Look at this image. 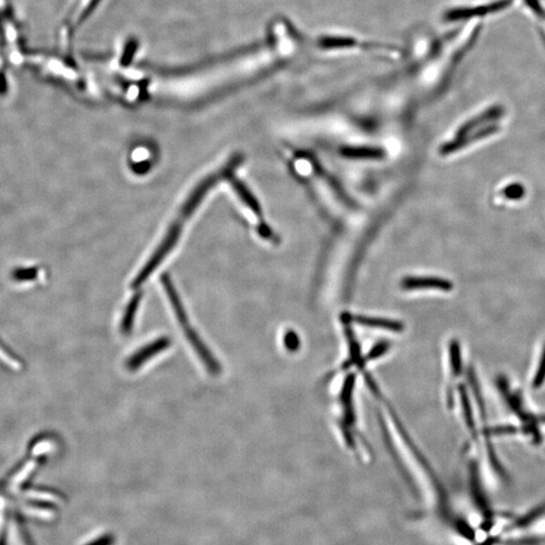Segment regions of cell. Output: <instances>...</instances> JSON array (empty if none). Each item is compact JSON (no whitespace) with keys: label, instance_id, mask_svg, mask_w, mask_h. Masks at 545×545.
<instances>
[{"label":"cell","instance_id":"obj_1","mask_svg":"<svg viewBox=\"0 0 545 545\" xmlns=\"http://www.w3.org/2000/svg\"><path fill=\"white\" fill-rule=\"evenodd\" d=\"M504 108L494 105L470 119L458 128L452 141L440 148L442 155H451L465 148L472 142L489 137L500 130L499 121L503 117Z\"/></svg>","mask_w":545,"mask_h":545},{"label":"cell","instance_id":"obj_2","mask_svg":"<svg viewBox=\"0 0 545 545\" xmlns=\"http://www.w3.org/2000/svg\"><path fill=\"white\" fill-rule=\"evenodd\" d=\"M162 284L163 287L166 291L167 295H168L170 303H171L172 308L175 312L176 318L180 323L181 327L184 329V334L190 343H191L192 348L195 350L196 354L200 357L202 363L204 364L205 368H207L208 372L214 376L221 374V367L219 365L218 361L214 357L209 350H208L207 345H204L202 341H201L200 336H198L195 329L191 327L187 318L186 312L183 308L182 303H181L180 298H179L177 292H176L175 287L172 284L171 279L168 275L162 276Z\"/></svg>","mask_w":545,"mask_h":545},{"label":"cell","instance_id":"obj_3","mask_svg":"<svg viewBox=\"0 0 545 545\" xmlns=\"http://www.w3.org/2000/svg\"><path fill=\"white\" fill-rule=\"evenodd\" d=\"M179 219V218H178ZM183 221L179 219L173 225L170 227L168 234L163 239L158 250L151 255L150 261L144 264V269L139 273L135 280H133V288H137L144 284V281L153 274L154 271L162 263L164 257L171 252L172 248L177 243L179 237H180L181 230H182Z\"/></svg>","mask_w":545,"mask_h":545},{"label":"cell","instance_id":"obj_4","mask_svg":"<svg viewBox=\"0 0 545 545\" xmlns=\"http://www.w3.org/2000/svg\"><path fill=\"white\" fill-rule=\"evenodd\" d=\"M516 0H493L486 3L479 4L470 8H458L447 15V17L452 20H468L477 19V17H485L487 15H496L501 11L508 10L514 4Z\"/></svg>","mask_w":545,"mask_h":545},{"label":"cell","instance_id":"obj_5","mask_svg":"<svg viewBox=\"0 0 545 545\" xmlns=\"http://www.w3.org/2000/svg\"><path fill=\"white\" fill-rule=\"evenodd\" d=\"M171 345V341L168 338H160L153 343H149L146 347L137 350L126 361V368L130 371H135L144 366L149 359H153L156 354H160L163 350H167Z\"/></svg>","mask_w":545,"mask_h":545},{"label":"cell","instance_id":"obj_6","mask_svg":"<svg viewBox=\"0 0 545 545\" xmlns=\"http://www.w3.org/2000/svg\"><path fill=\"white\" fill-rule=\"evenodd\" d=\"M239 162H241V160L237 159H237L232 160V163L230 164V166H228V168L225 169V171L223 172V173H225L228 178H230L232 187H234V189L235 191H237V195L241 197V200H243V202L245 203L246 207L250 208L253 212H255L257 216H261V207H260L257 199H255V196L253 195L252 192L246 188V185L244 184V183H241V181L237 180V179L232 177V176H230V174H232V171H234L235 166H237Z\"/></svg>","mask_w":545,"mask_h":545},{"label":"cell","instance_id":"obj_7","mask_svg":"<svg viewBox=\"0 0 545 545\" xmlns=\"http://www.w3.org/2000/svg\"><path fill=\"white\" fill-rule=\"evenodd\" d=\"M402 287L407 290L413 289H438V290L451 291L452 283L449 280L438 277H406L402 281Z\"/></svg>","mask_w":545,"mask_h":545},{"label":"cell","instance_id":"obj_8","mask_svg":"<svg viewBox=\"0 0 545 545\" xmlns=\"http://www.w3.org/2000/svg\"><path fill=\"white\" fill-rule=\"evenodd\" d=\"M341 154L350 159H380L383 157L384 151L374 147H345Z\"/></svg>","mask_w":545,"mask_h":545},{"label":"cell","instance_id":"obj_9","mask_svg":"<svg viewBox=\"0 0 545 545\" xmlns=\"http://www.w3.org/2000/svg\"><path fill=\"white\" fill-rule=\"evenodd\" d=\"M142 294L137 293L132 298L126 307L123 320H121V331L124 334H130L135 321V314L139 308L140 302H141Z\"/></svg>","mask_w":545,"mask_h":545},{"label":"cell","instance_id":"obj_10","mask_svg":"<svg viewBox=\"0 0 545 545\" xmlns=\"http://www.w3.org/2000/svg\"><path fill=\"white\" fill-rule=\"evenodd\" d=\"M354 320L357 323L366 327H380L391 330H401L402 325L397 321L383 320V318H365V316H356Z\"/></svg>","mask_w":545,"mask_h":545},{"label":"cell","instance_id":"obj_11","mask_svg":"<svg viewBox=\"0 0 545 545\" xmlns=\"http://www.w3.org/2000/svg\"><path fill=\"white\" fill-rule=\"evenodd\" d=\"M524 194H525V190L520 184L508 185L506 188L501 191V195L509 199V200H517V199L523 197Z\"/></svg>","mask_w":545,"mask_h":545},{"label":"cell","instance_id":"obj_12","mask_svg":"<svg viewBox=\"0 0 545 545\" xmlns=\"http://www.w3.org/2000/svg\"><path fill=\"white\" fill-rule=\"evenodd\" d=\"M545 380V348L544 354H542V359H540V365L536 371L535 379H533V386L535 388H539L540 386L544 384Z\"/></svg>","mask_w":545,"mask_h":545},{"label":"cell","instance_id":"obj_13","mask_svg":"<svg viewBox=\"0 0 545 545\" xmlns=\"http://www.w3.org/2000/svg\"><path fill=\"white\" fill-rule=\"evenodd\" d=\"M114 535L107 533V535L99 536L96 539L92 540V542H88V544L85 545H114Z\"/></svg>","mask_w":545,"mask_h":545},{"label":"cell","instance_id":"obj_14","mask_svg":"<svg viewBox=\"0 0 545 545\" xmlns=\"http://www.w3.org/2000/svg\"><path fill=\"white\" fill-rule=\"evenodd\" d=\"M387 348H388V345H386V343H380L379 345H377V347L370 352L368 359H377L378 357L381 356V354L386 352Z\"/></svg>","mask_w":545,"mask_h":545}]
</instances>
